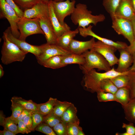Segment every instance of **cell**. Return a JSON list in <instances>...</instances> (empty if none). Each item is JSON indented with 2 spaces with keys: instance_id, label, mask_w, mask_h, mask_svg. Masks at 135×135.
<instances>
[{
  "instance_id": "1",
  "label": "cell",
  "mask_w": 135,
  "mask_h": 135,
  "mask_svg": "<svg viewBox=\"0 0 135 135\" xmlns=\"http://www.w3.org/2000/svg\"><path fill=\"white\" fill-rule=\"evenodd\" d=\"M128 71L124 72L117 71L114 68L103 73L98 72L95 69L84 74L82 82L84 88L91 93L97 92L100 90L101 81L106 78L111 79L117 76L128 74Z\"/></svg>"
},
{
  "instance_id": "2",
  "label": "cell",
  "mask_w": 135,
  "mask_h": 135,
  "mask_svg": "<svg viewBox=\"0 0 135 135\" xmlns=\"http://www.w3.org/2000/svg\"><path fill=\"white\" fill-rule=\"evenodd\" d=\"M70 18L74 24L78 25V27L85 28L91 24L96 26L98 22L104 21L105 17L101 14L92 15V11L88 10L86 4L80 3L76 5L71 15Z\"/></svg>"
},
{
  "instance_id": "3",
  "label": "cell",
  "mask_w": 135,
  "mask_h": 135,
  "mask_svg": "<svg viewBox=\"0 0 135 135\" xmlns=\"http://www.w3.org/2000/svg\"><path fill=\"white\" fill-rule=\"evenodd\" d=\"M82 54L85 59V62L84 64L79 66L84 74L95 68L98 71L105 72L112 68L108 62L102 55L92 49Z\"/></svg>"
},
{
  "instance_id": "4",
  "label": "cell",
  "mask_w": 135,
  "mask_h": 135,
  "mask_svg": "<svg viewBox=\"0 0 135 135\" xmlns=\"http://www.w3.org/2000/svg\"><path fill=\"white\" fill-rule=\"evenodd\" d=\"M2 38L4 42L1 51L2 63L7 65L14 62H22L28 53L10 41L4 32L3 33Z\"/></svg>"
},
{
  "instance_id": "5",
  "label": "cell",
  "mask_w": 135,
  "mask_h": 135,
  "mask_svg": "<svg viewBox=\"0 0 135 135\" xmlns=\"http://www.w3.org/2000/svg\"><path fill=\"white\" fill-rule=\"evenodd\" d=\"M17 26L20 33L18 39L21 40L25 41L27 37L34 34H40L44 35L40 26L39 18H20Z\"/></svg>"
},
{
  "instance_id": "6",
  "label": "cell",
  "mask_w": 135,
  "mask_h": 135,
  "mask_svg": "<svg viewBox=\"0 0 135 135\" xmlns=\"http://www.w3.org/2000/svg\"><path fill=\"white\" fill-rule=\"evenodd\" d=\"M0 18H6L10 24L11 32L13 36L18 38L20 33L17 24L20 18L15 10L6 2L5 0H0Z\"/></svg>"
},
{
  "instance_id": "7",
  "label": "cell",
  "mask_w": 135,
  "mask_h": 135,
  "mask_svg": "<svg viewBox=\"0 0 135 135\" xmlns=\"http://www.w3.org/2000/svg\"><path fill=\"white\" fill-rule=\"evenodd\" d=\"M112 27L118 34L127 39L130 44L134 40L132 21L115 16L111 17Z\"/></svg>"
},
{
  "instance_id": "8",
  "label": "cell",
  "mask_w": 135,
  "mask_h": 135,
  "mask_svg": "<svg viewBox=\"0 0 135 135\" xmlns=\"http://www.w3.org/2000/svg\"><path fill=\"white\" fill-rule=\"evenodd\" d=\"M52 4L55 14L60 23L64 24L65 18L71 15L75 8V0L56 2L52 0Z\"/></svg>"
},
{
  "instance_id": "9",
  "label": "cell",
  "mask_w": 135,
  "mask_h": 135,
  "mask_svg": "<svg viewBox=\"0 0 135 135\" xmlns=\"http://www.w3.org/2000/svg\"><path fill=\"white\" fill-rule=\"evenodd\" d=\"M41 46V52L40 55L36 57L38 63L42 66L46 60L50 58L57 55L64 56L71 53L56 44L46 43Z\"/></svg>"
},
{
  "instance_id": "10",
  "label": "cell",
  "mask_w": 135,
  "mask_h": 135,
  "mask_svg": "<svg viewBox=\"0 0 135 135\" xmlns=\"http://www.w3.org/2000/svg\"><path fill=\"white\" fill-rule=\"evenodd\" d=\"M92 49L102 55L108 62L111 67L118 64V59L114 54L117 49L114 46L98 40L95 42Z\"/></svg>"
},
{
  "instance_id": "11",
  "label": "cell",
  "mask_w": 135,
  "mask_h": 135,
  "mask_svg": "<svg viewBox=\"0 0 135 135\" xmlns=\"http://www.w3.org/2000/svg\"><path fill=\"white\" fill-rule=\"evenodd\" d=\"M8 38L16 44L21 50L28 53H31L36 57L40 55L42 52L41 45H32L27 42L25 41L21 40L14 36L11 33L10 27H8L4 32Z\"/></svg>"
},
{
  "instance_id": "12",
  "label": "cell",
  "mask_w": 135,
  "mask_h": 135,
  "mask_svg": "<svg viewBox=\"0 0 135 135\" xmlns=\"http://www.w3.org/2000/svg\"><path fill=\"white\" fill-rule=\"evenodd\" d=\"M92 26L90 25L87 27L82 28L78 27L80 35L84 37L88 36H90L98 39L102 42L106 44L113 46L117 50L125 48L128 46L125 42H114L110 40L101 37L96 34L92 30Z\"/></svg>"
},
{
  "instance_id": "13",
  "label": "cell",
  "mask_w": 135,
  "mask_h": 135,
  "mask_svg": "<svg viewBox=\"0 0 135 135\" xmlns=\"http://www.w3.org/2000/svg\"><path fill=\"white\" fill-rule=\"evenodd\" d=\"M23 17L28 18H40L49 16L48 3L42 0L31 8L24 10Z\"/></svg>"
},
{
  "instance_id": "14",
  "label": "cell",
  "mask_w": 135,
  "mask_h": 135,
  "mask_svg": "<svg viewBox=\"0 0 135 135\" xmlns=\"http://www.w3.org/2000/svg\"><path fill=\"white\" fill-rule=\"evenodd\" d=\"M39 19L40 26L44 33L47 43L56 44L57 37L50 20L49 16H43Z\"/></svg>"
},
{
  "instance_id": "15",
  "label": "cell",
  "mask_w": 135,
  "mask_h": 135,
  "mask_svg": "<svg viewBox=\"0 0 135 135\" xmlns=\"http://www.w3.org/2000/svg\"><path fill=\"white\" fill-rule=\"evenodd\" d=\"M95 39L92 37L88 40L82 41L73 39L69 45L68 50L71 53L82 54L92 49L95 42Z\"/></svg>"
},
{
  "instance_id": "16",
  "label": "cell",
  "mask_w": 135,
  "mask_h": 135,
  "mask_svg": "<svg viewBox=\"0 0 135 135\" xmlns=\"http://www.w3.org/2000/svg\"><path fill=\"white\" fill-rule=\"evenodd\" d=\"M114 16L130 20L135 19V12L131 0H122Z\"/></svg>"
},
{
  "instance_id": "17",
  "label": "cell",
  "mask_w": 135,
  "mask_h": 135,
  "mask_svg": "<svg viewBox=\"0 0 135 135\" xmlns=\"http://www.w3.org/2000/svg\"><path fill=\"white\" fill-rule=\"evenodd\" d=\"M52 1L50 0L48 3L49 18L58 38L65 32L70 30V28L66 23L64 24L60 23L54 12Z\"/></svg>"
},
{
  "instance_id": "18",
  "label": "cell",
  "mask_w": 135,
  "mask_h": 135,
  "mask_svg": "<svg viewBox=\"0 0 135 135\" xmlns=\"http://www.w3.org/2000/svg\"><path fill=\"white\" fill-rule=\"evenodd\" d=\"M120 53L118 66L116 70L118 72H124L128 71L130 66L133 63L132 54L129 52L126 48L118 50Z\"/></svg>"
},
{
  "instance_id": "19",
  "label": "cell",
  "mask_w": 135,
  "mask_h": 135,
  "mask_svg": "<svg viewBox=\"0 0 135 135\" xmlns=\"http://www.w3.org/2000/svg\"><path fill=\"white\" fill-rule=\"evenodd\" d=\"M79 33L78 28L74 30L67 31L58 38L56 44L68 50L71 41Z\"/></svg>"
},
{
  "instance_id": "20",
  "label": "cell",
  "mask_w": 135,
  "mask_h": 135,
  "mask_svg": "<svg viewBox=\"0 0 135 135\" xmlns=\"http://www.w3.org/2000/svg\"><path fill=\"white\" fill-rule=\"evenodd\" d=\"M62 62L65 66L68 64H74L80 66L85 63V60L82 54L70 53L63 56Z\"/></svg>"
},
{
  "instance_id": "21",
  "label": "cell",
  "mask_w": 135,
  "mask_h": 135,
  "mask_svg": "<svg viewBox=\"0 0 135 135\" xmlns=\"http://www.w3.org/2000/svg\"><path fill=\"white\" fill-rule=\"evenodd\" d=\"M114 95L117 102L120 103L122 107L126 106L131 99L128 86L118 88Z\"/></svg>"
},
{
  "instance_id": "22",
  "label": "cell",
  "mask_w": 135,
  "mask_h": 135,
  "mask_svg": "<svg viewBox=\"0 0 135 135\" xmlns=\"http://www.w3.org/2000/svg\"><path fill=\"white\" fill-rule=\"evenodd\" d=\"M123 108L126 119L130 122L135 123V97L131 99Z\"/></svg>"
},
{
  "instance_id": "23",
  "label": "cell",
  "mask_w": 135,
  "mask_h": 135,
  "mask_svg": "<svg viewBox=\"0 0 135 135\" xmlns=\"http://www.w3.org/2000/svg\"><path fill=\"white\" fill-rule=\"evenodd\" d=\"M63 56L57 55L50 58L46 60L42 66L45 67L56 69L65 66L62 63Z\"/></svg>"
},
{
  "instance_id": "24",
  "label": "cell",
  "mask_w": 135,
  "mask_h": 135,
  "mask_svg": "<svg viewBox=\"0 0 135 135\" xmlns=\"http://www.w3.org/2000/svg\"><path fill=\"white\" fill-rule=\"evenodd\" d=\"M15 103L21 106L24 109L33 111L37 110L38 104L32 100H26L20 97L14 96L11 99Z\"/></svg>"
},
{
  "instance_id": "25",
  "label": "cell",
  "mask_w": 135,
  "mask_h": 135,
  "mask_svg": "<svg viewBox=\"0 0 135 135\" xmlns=\"http://www.w3.org/2000/svg\"><path fill=\"white\" fill-rule=\"evenodd\" d=\"M71 102L61 101L56 98L53 111L57 116L61 117L66 110L72 104Z\"/></svg>"
},
{
  "instance_id": "26",
  "label": "cell",
  "mask_w": 135,
  "mask_h": 135,
  "mask_svg": "<svg viewBox=\"0 0 135 135\" xmlns=\"http://www.w3.org/2000/svg\"><path fill=\"white\" fill-rule=\"evenodd\" d=\"M122 0H103L102 4L111 17L114 15L115 12Z\"/></svg>"
},
{
  "instance_id": "27",
  "label": "cell",
  "mask_w": 135,
  "mask_h": 135,
  "mask_svg": "<svg viewBox=\"0 0 135 135\" xmlns=\"http://www.w3.org/2000/svg\"><path fill=\"white\" fill-rule=\"evenodd\" d=\"M56 99L50 97L46 102L38 104L37 111L44 116L48 114L53 110Z\"/></svg>"
},
{
  "instance_id": "28",
  "label": "cell",
  "mask_w": 135,
  "mask_h": 135,
  "mask_svg": "<svg viewBox=\"0 0 135 135\" xmlns=\"http://www.w3.org/2000/svg\"><path fill=\"white\" fill-rule=\"evenodd\" d=\"M76 108L73 104L64 112L61 117L62 120L66 124L78 118Z\"/></svg>"
},
{
  "instance_id": "29",
  "label": "cell",
  "mask_w": 135,
  "mask_h": 135,
  "mask_svg": "<svg viewBox=\"0 0 135 135\" xmlns=\"http://www.w3.org/2000/svg\"><path fill=\"white\" fill-rule=\"evenodd\" d=\"M80 123L78 117L66 124L68 135H78L80 130H82L79 126Z\"/></svg>"
},
{
  "instance_id": "30",
  "label": "cell",
  "mask_w": 135,
  "mask_h": 135,
  "mask_svg": "<svg viewBox=\"0 0 135 135\" xmlns=\"http://www.w3.org/2000/svg\"><path fill=\"white\" fill-rule=\"evenodd\" d=\"M100 88V90L114 94L115 93L118 89L110 79L109 78L105 79L101 81Z\"/></svg>"
},
{
  "instance_id": "31",
  "label": "cell",
  "mask_w": 135,
  "mask_h": 135,
  "mask_svg": "<svg viewBox=\"0 0 135 135\" xmlns=\"http://www.w3.org/2000/svg\"><path fill=\"white\" fill-rule=\"evenodd\" d=\"M110 79L118 88L128 86L129 79L128 74L120 75Z\"/></svg>"
},
{
  "instance_id": "32",
  "label": "cell",
  "mask_w": 135,
  "mask_h": 135,
  "mask_svg": "<svg viewBox=\"0 0 135 135\" xmlns=\"http://www.w3.org/2000/svg\"><path fill=\"white\" fill-rule=\"evenodd\" d=\"M62 121L61 117L56 115L52 110L48 114L44 116L43 122L53 128Z\"/></svg>"
},
{
  "instance_id": "33",
  "label": "cell",
  "mask_w": 135,
  "mask_h": 135,
  "mask_svg": "<svg viewBox=\"0 0 135 135\" xmlns=\"http://www.w3.org/2000/svg\"><path fill=\"white\" fill-rule=\"evenodd\" d=\"M96 93L97 98L99 102H106L114 101L117 102L114 94L105 92L101 90L99 91Z\"/></svg>"
},
{
  "instance_id": "34",
  "label": "cell",
  "mask_w": 135,
  "mask_h": 135,
  "mask_svg": "<svg viewBox=\"0 0 135 135\" xmlns=\"http://www.w3.org/2000/svg\"><path fill=\"white\" fill-rule=\"evenodd\" d=\"M15 122L10 117L5 118L2 125L4 129L10 131L16 134L18 133V126Z\"/></svg>"
},
{
  "instance_id": "35",
  "label": "cell",
  "mask_w": 135,
  "mask_h": 135,
  "mask_svg": "<svg viewBox=\"0 0 135 135\" xmlns=\"http://www.w3.org/2000/svg\"><path fill=\"white\" fill-rule=\"evenodd\" d=\"M128 75L129 78L128 87L130 91V99L135 97V70L128 71Z\"/></svg>"
},
{
  "instance_id": "36",
  "label": "cell",
  "mask_w": 135,
  "mask_h": 135,
  "mask_svg": "<svg viewBox=\"0 0 135 135\" xmlns=\"http://www.w3.org/2000/svg\"><path fill=\"white\" fill-rule=\"evenodd\" d=\"M52 127L42 122L38 125L35 130L42 132L47 135H56V134Z\"/></svg>"
},
{
  "instance_id": "37",
  "label": "cell",
  "mask_w": 135,
  "mask_h": 135,
  "mask_svg": "<svg viewBox=\"0 0 135 135\" xmlns=\"http://www.w3.org/2000/svg\"><path fill=\"white\" fill-rule=\"evenodd\" d=\"M11 101L12 113L10 117L14 121L21 114L24 108L21 106L15 103L11 100Z\"/></svg>"
},
{
  "instance_id": "38",
  "label": "cell",
  "mask_w": 135,
  "mask_h": 135,
  "mask_svg": "<svg viewBox=\"0 0 135 135\" xmlns=\"http://www.w3.org/2000/svg\"><path fill=\"white\" fill-rule=\"evenodd\" d=\"M24 10L31 8L42 0H14Z\"/></svg>"
},
{
  "instance_id": "39",
  "label": "cell",
  "mask_w": 135,
  "mask_h": 135,
  "mask_svg": "<svg viewBox=\"0 0 135 135\" xmlns=\"http://www.w3.org/2000/svg\"><path fill=\"white\" fill-rule=\"evenodd\" d=\"M32 128L34 131L36 127L43 122L44 116L37 110L33 111L32 114Z\"/></svg>"
},
{
  "instance_id": "40",
  "label": "cell",
  "mask_w": 135,
  "mask_h": 135,
  "mask_svg": "<svg viewBox=\"0 0 135 135\" xmlns=\"http://www.w3.org/2000/svg\"><path fill=\"white\" fill-rule=\"evenodd\" d=\"M52 128L56 134L68 135L66 124L62 120Z\"/></svg>"
},
{
  "instance_id": "41",
  "label": "cell",
  "mask_w": 135,
  "mask_h": 135,
  "mask_svg": "<svg viewBox=\"0 0 135 135\" xmlns=\"http://www.w3.org/2000/svg\"><path fill=\"white\" fill-rule=\"evenodd\" d=\"M122 128H125L126 132L123 133H120L117 132L116 135H135V127L133 123L130 122L127 124L123 123Z\"/></svg>"
},
{
  "instance_id": "42",
  "label": "cell",
  "mask_w": 135,
  "mask_h": 135,
  "mask_svg": "<svg viewBox=\"0 0 135 135\" xmlns=\"http://www.w3.org/2000/svg\"><path fill=\"white\" fill-rule=\"evenodd\" d=\"M8 4L15 11L18 16L20 18L23 17L24 11L20 8L14 0H5Z\"/></svg>"
},
{
  "instance_id": "43",
  "label": "cell",
  "mask_w": 135,
  "mask_h": 135,
  "mask_svg": "<svg viewBox=\"0 0 135 135\" xmlns=\"http://www.w3.org/2000/svg\"><path fill=\"white\" fill-rule=\"evenodd\" d=\"M17 124L18 133L23 134L25 133L28 134L31 132V131L29 130L24 123L23 120L19 121Z\"/></svg>"
},
{
  "instance_id": "44",
  "label": "cell",
  "mask_w": 135,
  "mask_h": 135,
  "mask_svg": "<svg viewBox=\"0 0 135 135\" xmlns=\"http://www.w3.org/2000/svg\"><path fill=\"white\" fill-rule=\"evenodd\" d=\"M23 121L29 130L31 131H34L32 128V114L25 117Z\"/></svg>"
},
{
  "instance_id": "45",
  "label": "cell",
  "mask_w": 135,
  "mask_h": 135,
  "mask_svg": "<svg viewBox=\"0 0 135 135\" xmlns=\"http://www.w3.org/2000/svg\"><path fill=\"white\" fill-rule=\"evenodd\" d=\"M33 111L31 110L24 109L21 114L14 121L15 123L17 124L19 121L20 120H23L25 117L32 114Z\"/></svg>"
},
{
  "instance_id": "46",
  "label": "cell",
  "mask_w": 135,
  "mask_h": 135,
  "mask_svg": "<svg viewBox=\"0 0 135 135\" xmlns=\"http://www.w3.org/2000/svg\"><path fill=\"white\" fill-rule=\"evenodd\" d=\"M126 50L131 54L135 53V40L126 48Z\"/></svg>"
},
{
  "instance_id": "47",
  "label": "cell",
  "mask_w": 135,
  "mask_h": 135,
  "mask_svg": "<svg viewBox=\"0 0 135 135\" xmlns=\"http://www.w3.org/2000/svg\"><path fill=\"white\" fill-rule=\"evenodd\" d=\"M16 134L13 132L4 129L0 131V135H15Z\"/></svg>"
},
{
  "instance_id": "48",
  "label": "cell",
  "mask_w": 135,
  "mask_h": 135,
  "mask_svg": "<svg viewBox=\"0 0 135 135\" xmlns=\"http://www.w3.org/2000/svg\"><path fill=\"white\" fill-rule=\"evenodd\" d=\"M133 58V62L132 66L128 69V71H131L135 70V53L132 54Z\"/></svg>"
},
{
  "instance_id": "49",
  "label": "cell",
  "mask_w": 135,
  "mask_h": 135,
  "mask_svg": "<svg viewBox=\"0 0 135 135\" xmlns=\"http://www.w3.org/2000/svg\"><path fill=\"white\" fill-rule=\"evenodd\" d=\"M0 125L2 126L5 120V118L4 115L3 114V112L2 111H0Z\"/></svg>"
},
{
  "instance_id": "50",
  "label": "cell",
  "mask_w": 135,
  "mask_h": 135,
  "mask_svg": "<svg viewBox=\"0 0 135 135\" xmlns=\"http://www.w3.org/2000/svg\"><path fill=\"white\" fill-rule=\"evenodd\" d=\"M131 21L133 26V34L134 39L135 40V19L132 20Z\"/></svg>"
},
{
  "instance_id": "51",
  "label": "cell",
  "mask_w": 135,
  "mask_h": 135,
  "mask_svg": "<svg viewBox=\"0 0 135 135\" xmlns=\"http://www.w3.org/2000/svg\"><path fill=\"white\" fill-rule=\"evenodd\" d=\"M4 71L1 64L0 65V78H1L4 75Z\"/></svg>"
},
{
  "instance_id": "52",
  "label": "cell",
  "mask_w": 135,
  "mask_h": 135,
  "mask_svg": "<svg viewBox=\"0 0 135 135\" xmlns=\"http://www.w3.org/2000/svg\"><path fill=\"white\" fill-rule=\"evenodd\" d=\"M131 1L135 12V0H131Z\"/></svg>"
},
{
  "instance_id": "53",
  "label": "cell",
  "mask_w": 135,
  "mask_h": 135,
  "mask_svg": "<svg viewBox=\"0 0 135 135\" xmlns=\"http://www.w3.org/2000/svg\"><path fill=\"white\" fill-rule=\"evenodd\" d=\"M42 0L44 2L46 3H48L50 0Z\"/></svg>"
},
{
  "instance_id": "54",
  "label": "cell",
  "mask_w": 135,
  "mask_h": 135,
  "mask_svg": "<svg viewBox=\"0 0 135 135\" xmlns=\"http://www.w3.org/2000/svg\"><path fill=\"white\" fill-rule=\"evenodd\" d=\"M54 0L55 2H60V1H63L64 0Z\"/></svg>"
},
{
  "instance_id": "55",
  "label": "cell",
  "mask_w": 135,
  "mask_h": 135,
  "mask_svg": "<svg viewBox=\"0 0 135 135\" xmlns=\"http://www.w3.org/2000/svg\"><path fill=\"white\" fill-rule=\"evenodd\" d=\"M70 0V1H72V0Z\"/></svg>"
}]
</instances>
